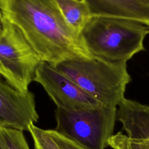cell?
<instances>
[{
  "instance_id": "cell-1",
  "label": "cell",
  "mask_w": 149,
  "mask_h": 149,
  "mask_svg": "<svg viewBox=\"0 0 149 149\" xmlns=\"http://www.w3.org/2000/svg\"><path fill=\"white\" fill-rule=\"evenodd\" d=\"M0 12L43 62L55 66L66 60L93 56L66 23L55 0H0Z\"/></svg>"
},
{
  "instance_id": "cell-2",
  "label": "cell",
  "mask_w": 149,
  "mask_h": 149,
  "mask_svg": "<svg viewBox=\"0 0 149 149\" xmlns=\"http://www.w3.org/2000/svg\"><path fill=\"white\" fill-rule=\"evenodd\" d=\"M147 26L126 19L91 16L80 34L81 41L93 56L114 62H127L144 49Z\"/></svg>"
},
{
  "instance_id": "cell-3",
  "label": "cell",
  "mask_w": 149,
  "mask_h": 149,
  "mask_svg": "<svg viewBox=\"0 0 149 149\" xmlns=\"http://www.w3.org/2000/svg\"><path fill=\"white\" fill-rule=\"evenodd\" d=\"M55 67L103 105L117 107L131 79L126 62L92 56L63 61Z\"/></svg>"
},
{
  "instance_id": "cell-4",
  "label": "cell",
  "mask_w": 149,
  "mask_h": 149,
  "mask_svg": "<svg viewBox=\"0 0 149 149\" xmlns=\"http://www.w3.org/2000/svg\"><path fill=\"white\" fill-rule=\"evenodd\" d=\"M117 107L101 105L79 111L57 108L56 131L84 149H105L113 135Z\"/></svg>"
},
{
  "instance_id": "cell-5",
  "label": "cell",
  "mask_w": 149,
  "mask_h": 149,
  "mask_svg": "<svg viewBox=\"0 0 149 149\" xmlns=\"http://www.w3.org/2000/svg\"><path fill=\"white\" fill-rule=\"evenodd\" d=\"M2 20L0 74L19 90L27 91L42 61L19 30L2 16Z\"/></svg>"
},
{
  "instance_id": "cell-6",
  "label": "cell",
  "mask_w": 149,
  "mask_h": 149,
  "mask_svg": "<svg viewBox=\"0 0 149 149\" xmlns=\"http://www.w3.org/2000/svg\"><path fill=\"white\" fill-rule=\"evenodd\" d=\"M34 81L40 83L57 108L79 111L103 105L53 65L42 61Z\"/></svg>"
},
{
  "instance_id": "cell-7",
  "label": "cell",
  "mask_w": 149,
  "mask_h": 149,
  "mask_svg": "<svg viewBox=\"0 0 149 149\" xmlns=\"http://www.w3.org/2000/svg\"><path fill=\"white\" fill-rule=\"evenodd\" d=\"M38 119L33 93L19 90L0 74V126L28 131Z\"/></svg>"
},
{
  "instance_id": "cell-8",
  "label": "cell",
  "mask_w": 149,
  "mask_h": 149,
  "mask_svg": "<svg viewBox=\"0 0 149 149\" xmlns=\"http://www.w3.org/2000/svg\"><path fill=\"white\" fill-rule=\"evenodd\" d=\"M91 16L133 20L149 26V8L135 0H84Z\"/></svg>"
},
{
  "instance_id": "cell-9",
  "label": "cell",
  "mask_w": 149,
  "mask_h": 149,
  "mask_svg": "<svg viewBox=\"0 0 149 149\" xmlns=\"http://www.w3.org/2000/svg\"><path fill=\"white\" fill-rule=\"evenodd\" d=\"M55 1L66 23L74 33L80 36L91 17L86 3L84 0Z\"/></svg>"
},
{
  "instance_id": "cell-10",
  "label": "cell",
  "mask_w": 149,
  "mask_h": 149,
  "mask_svg": "<svg viewBox=\"0 0 149 149\" xmlns=\"http://www.w3.org/2000/svg\"><path fill=\"white\" fill-rule=\"evenodd\" d=\"M0 149H30L22 130L0 126Z\"/></svg>"
},
{
  "instance_id": "cell-11",
  "label": "cell",
  "mask_w": 149,
  "mask_h": 149,
  "mask_svg": "<svg viewBox=\"0 0 149 149\" xmlns=\"http://www.w3.org/2000/svg\"><path fill=\"white\" fill-rule=\"evenodd\" d=\"M108 146L113 149H149V136L131 139L122 132H119L111 137Z\"/></svg>"
},
{
  "instance_id": "cell-12",
  "label": "cell",
  "mask_w": 149,
  "mask_h": 149,
  "mask_svg": "<svg viewBox=\"0 0 149 149\" xmlns=\"http://www.w3.org/2000/svg\"><path fill=\"white\" fill-rule=\"evenodd\" d=\"M33 143L34 149H60L46 130L42 129L31 123L29 128Z\"/></svg>"
},
{
  "instance_id": "cell-13",
  "label": "cell",
  "mask_w": 149,
  "mask_h": 149,
  "mask_svg": "<svg viewBox=\"0 0 149 149\" xmlns=\"http://www.w3.org/2000/svg\"><path fill=\"white\" fill-rule=\"evenodd\" d=\"M60 149H84L83 147L59 133L55 129L46 130Z\"/></svg>"
},
{
  "instance_id": "cell-14",
  "label": "cell",
  "mask_w": 149,
  "mask_h": 149,
  "mask_svg": "<svg viewBox=\"0 0 149 149\" xmlns=\"http://www.w3.org/2000/svg\"><path fill=\"white\" fill-rule=\"evenodd\" d=\"M3 32H4V28H3V25L2 20V16L0 12V38L3 36Z\"/></svg>"
},
{
  "instance_id": "cell-15",
  "label": "cell",
  "mask_w": 149,
  "mask_h": 149,
  "mask_svg": "<svg viewBox=\"0 0 149 149\" xmlns=\"http://www.w3.org/2000/svg\"><path fill=\"white\" fill-rule=\"evenodd\" d=\"M139 3L149 8V0H135Z\"/></svg>"
},
{
  "instance_id": "cell-16",
  "label": "cell",
  "mask_w": 149,
  "mask_h": 149,
  "mask_svg": "<svg viewBox=\"0 0 149 149\" xmlns=\"http://www.w3.org/2000/svg\"><path fill=\"white\" fill-rule=\"evenodd\" d=\"M147 28H148V33H149V26H147Z\"/></svg>"
}]
</instances>
